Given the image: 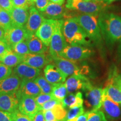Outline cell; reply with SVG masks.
Returning <instances> with one entry per match:
<instances>
[{
    "mask_svg": "<svg viewBox=\"0 0 121 121\" xmlns=\"http://www.w3.org/2000/svg\"><path fill=\"white\" fill-rule=\"evenodd\" d=\"M99 16V15H98ZM97 15L81 13L73 17L90 38L95 43H100L102 35Z\"/></svg>",
    "mask_w": 121,
    "mask_h": 121,
    "instance_id": "3",
    "label": "cell"
},
{
    "mask_svg": "<svg viewBox=\"0 0 121 121\" xmlns=\"http://www.w3.org/2000/svg\"><path fill=\"white\" fill-rule=\"evenodd\" d=\"M34 80L40 88L42 93L51 94L53 88V85L48 82L44 77L40 75Z\"/></svg>",
    "mask_w": 121,
    "mask_h": 121,
    "instance_id": "28",
    "label": "cell"
},
{
    "mask_svg": "<svg viewBox=\"0 0 121 121\" xmlns=\"http://www.w3.org/2000/svg\"><path fill=\"white\" fill-rule=\"evenodd\" d=\"M1 9H1V7H0V10H1Z\"/></svg>",
    "mask_w": 121,
    "mask_h": 121,
    "instance_id": "52",
    "label": "cell"
},
{
    "mask_svg": "<svg viewBox=\"0 0 121 121\" xmlns=\"http://www.w3.org/2000/svg\"><path fill=\"white\" fill-rule=\"evenodd\" d=\"M83 113H84V108L83 106L69 109L67 112L66 116L63 121H73Z\"/></svg>",
    "mask_w": 121,
    "mask_h": 121,
    "instance_id": "30",
    "label": "cell"
},
{
    "mask_svg": "<svg viewBox=\"0 0 121 121\" xmlns=\"http://www.w3.org/2000/svg\"><path fill=\"white\" fill-rule=\"evenodd\" d=\"M104 9V6L100 3L93 1H83L76 5L73 10H76L85 14L98 16Z\"/></svg>",
    "mask_w": 121,
    "mask_h": 121,
    "instance_id": "18",
    "label": "cell"
},
{
    "mask_svg": "<svg viewBox=\"0 0 121 121\" xmlns=\"http://www.w3.org/2000/svg\"><path fill=\"white\" fill-rule=\"evenodd\" d=\"M11 50L16 53L23 57L24 56L30 53L28 45H27L25 40L15 44L14 46L12 47Z\"/></svg>",
    "mask_w": 121,
    "mask_h": 121,
    "instance_id": "31",
    "label": "cell"
},
{
    "mask_svg": "<svg viewBox=\"0 0 121 121\" xmlns=\"http://www.w3.org/2000/svg\"><path fill=\"white\" fill-rule=\"evenodd\" d=\"M4 34H5V30L1 27H0V41L4 40Z\"/></svg>",
    "mask_w": 121,
    "mask_h": 121,
    "instance_id": "46",
    "label": "cell"
},
{
    "mask_svg": "<svg viewBox=\"0 0 121 121\" xmlns=\"http://www.w3.org/2000/svg\"><path fill=\"white\" fill-rule=\"evenodd\" d=\"M35 100L36 103L37 105L38 106L39 109H40V107L43 105L45 103H46L50 100L52 99L53 97L51 94H44L41 93L40 94L38 95L37 96L34 98Z\"/></svg>",
    "mask_w": 121,
    "mask_h": 121,
    "instance_id": "34",
    "label": "cell"
},
{
    "mask_svg": "<svg viewBox=\"0 0 121 121\" xmlns=\"http://www.w3.org/2000/svg\"><path fill=\"white\" fill-rule=\"evenodd\" d=\"M23 56L19 55L13 51H10L4 57L1 62L10 67H15L23 61Z\"/></svg>",
    "mask_w": 121,
    "mask_h": 121,
    "instance_id": "25",
    "label": "cell"
},
{
    "mask_svg": "<svg viewBox=\"0 0 121 121\" xmlns=\"http://www.w3.org/2000/svg\"><path fill=\"white\" fill-rule=\"evenodd\" d=\"M65 83L68 94L75 93L80 89L83 90L85 87L91 84L89 80L85 76L81 74L70 76L66 80Z\"/></svg>",
    "mask_w": 121,
    "mask_h": 121,
    "instance_id": "13",
    "label": "cell"
},
{
    "mask_svg": "<svg viewBox=\"0 0 121 121\" xmlns=\"http://www.w3.org/2000/svg\"><path fill=\"white\" fill-rule=\"evenodd\" d=\"M30 1H31V2H33V3H34H34H35V0H30Z\"/></svg>",
    "mask_w": 121,
    "mask_h": 121,
    "instance_id": "51",
    "label": "cell"
},
{
    "mask_svg": "<svg viewBox=\"0 0 121 121\" xmlns=\"http://www.w3.org/2000/svg\"><path fill=\"white\" fill-rule=\"evenodd\" d=\"M87 121H107V119L102 110H92L89 111Z\"/></svg>",
    "mask_w": 121,
    "mask_h": 121,
    "instance_id": "32",
    "label": "cell"
},
{
    "mask_svg": "<svg viewBox=\"0 0 121 121\" xmlns=\"http://www.w3.org/2000/svg\"><path fill=\"white\" fill-rule=\"evenodd\" d=\"M20 95L36 97L42 93L37 83L34 80L22 79L17 90Z\"/></svg>",
    "mask_w": 121,
    "mask_h": 121,
    "instance_id": "21",
    "label": "cell"
},
{
    "mask_svg": "<svg viewBox=\"0 0 121 121\" xmlns=\"http://www.w3.org/2000/svg\"><path fill=\"white\" fill-rule=\"evenodd\" d=\"M120 104L113 102L103 91L102 98V105L104 114L108 118L117 119L121 116V107Z\"/></svg>",
    "mask_w": 121,
    "mask_h": 121,
    "instance_id": "15",
    "label": "cell"
},
{
    "mask_svg": "<svg viewBox=\"0 0 121 121\" xmlns=\"http://www.w3.org/2000/svg\"><path fill=\"white\" fill-rule=\"evenodd\" d=\"M0 7L3 10L10 13L13 7L12 0H0Z\"/></svg>",
    "mask_w": 121,
    "mask_h": 121,
    "instance_id": "41",
    "label": "cell"
},
{
    "mask_svg": "<svg viewBox=\"0 0 121 121\" xmlns=\"http://www.w3.org/2000/svg\"><path fill=\"white\" fill-rule=\"evenodd\" d=\"M62 31L68 45L90 46L91 41L74 17L63 20Z\"/></svg>",
    "mask_w": 121,
    "mask_h": 121,
    "instance_id": "2",
    "label": "cell"
},
{
    "mask_svg": "<svg viewBox=\"0 0 121 121\" xmlns=\"http://www.w3.org/2000/svg\"><path fill=\"white\" fill-rule=\"evenodd\" d=\"M71 1H72V0H66V4H69V2H71Z\"/></svg>",
    "mask_w": 121,
    "mask_h": 121,
    "instance_id": "50",
    "label": "cell"
},
{
    "mask_svg": "<svg viewBox=\"0 0 121 121\" xmlns=\"http://www.w3.org/2000/svg\"><path fill=\"white\" fill-rule=\"evenodd\" d=\"M50 2H52L53 3H56L60 5H63L65 2V0H49Z\"/></svg>",
    "mask_w": 121,
    "mask_h": 121,
    "instance_id": "47",
    "label": "cell"
},
{
    "mask_svg": "<svg viewBox=\"0 0 121 121\" xmlns=\"http://www.w3.org/2000/svg\"><path fill=\"white\" fill-rule=\"evenodd\" d=\"M93 53V51L87 47L67 45L60 54L59 57L75 62L90 58Z\"/></svg>",
    "mask_w": 121,
    "mask_h": 121,
    "instance_id": "5",
    "label": "cell"
},
{
    "mask_svg": "<svg viewBox=\"0 0 121 121\" xmlns=\"http://www.w3.org/2000/svg\"><path fill=\"white\" fill-rule=\"evenodd\" d=\"M13 26L24 28L29 17V10L13 7L10 13Z\"/></svg>",
    "mask_w": 121,
    "mask_h": 121,
    "instance_id": "23",
    "label": "cell"
},
{
    "mask_svg": "<svg viewBox=\"0 0 121 121\" xmlns=\"http://www.w3.org/2000/svg\"><path fill=\"white\" fill-rule=\"evenodd\" d=\"M45 18L34 6L29 9V17L25 25V30L28 34H35Z\"/></svg>",
    "mask_w": 121,
    "mask_h": 121,
    "instance_id": "12",
    "label": "cell"
},
{
    "mask_svg": "<svg viewBox=\"0 0 121 121\" xmlns=\"http://www.w3.org/2000/svg\"><path fill=\"white\" fill-rule=\"evenodd\" d=\"M20 95L18 91L0 93V110L10 113L18 109Z\"/></svg>",
    "mask_w": 121,
    "mask_h": 121,
    "instance_id": "8",
    "label": "cell"
},
{
    "mask_svg": "<svg viewBox=\"0 0 121 121\" xmlns=\"http://www.w3.org/2000/svg\"><path fill=\"white\" fill-rule=\"evenodd\" d=\"M33 121H45L43 110H40L38 112L33 118Z\"/></svg>",
    "mask_w": 121,
    "mask_h": 121,
    "instance_id": "44",
    "label": "cell"
},
{
    "mask_svg": "<svg viewBox=\"0 0 121 121\" xmlns=\"http://www.w3.org/2000/svg\"><path fill=\"white\" fill-rule=\"evenodd\" d=\"M11 116L13 121H33V119L21 113L18 109L11 113Z\"/></svg>",
    "mask_w": 121,
    "mask_h": 121,
    "instance_id": "36",
    "label": "cell"
},
{
    "mask_svg": "<svg viewBox=\"0 0 121 121\" xmlns=\"http://www.w3.org/2000/svg\"><path fill=\"white\" fill-rule=\"evenodd\" d=\"M63 20H57L54 32L49 44V54L51 58L59 57L63 49L68 45L62 31Z\"/></svg>",
    "mask_w": 121,
    "mask_h": 121,
    "instance_id": "4",
    "label": "cell"
},
{
    "mask_svg": "<svg viewBox=\"0 0 121 121\" xmlns=\"http://www.w3.org/2000/svg\"><path fill=\"white\" fill-rule=\"evenodd\" d=\"M52 60L54 64L66 76V78L78 74L84 75V74L87 73V71L85 70L84 68L81 69H80L75 62L66 60L60 57H53L52 58Z\"/></svg>",
    "mask_w": 121,
    "mask_h": 121,
    "instance_id": "7",
    "label": "cell"
},
{
    "mask_svg": "<svg viewBox=\"0 0 121 121\" xmlns=\"http://www.w3.org/2000/svg\"><path fill=\"white\" fill-rule=\"evenodd\" d=\"M57 20L45 19L35 34L47 47L49 46Z\"/></svg>",
    "mask_w": 121,
    "mask_h": 121,
    "instance_id": "10",
    "label": "cell"
},
{
    "mask_svg": "<svg viewBox=\"0 0 121 121\" xmlns=\"http://www.w3.org/2000/svg\"><path fill=\"white\" fill-rule=\"evenodd\" d=\"M13 73V69L4 63H0V80L7 78Z\"/></svg>",
    "mask_w": 121,
    "mask_h": 121,
    "instance_id": "37",
    "label": "cell"
},
{
    "mask_svg": "<svg viewBox=\"0 0 121 121\" xmlns=\"http://www.w3.org/2000/svg\"><path fill=\"white\" fill-rule=\"evenodd\" d=\"M40 13L44 17L53 20H60L67 14L66 8L63 5L52 2H49L44 11Z\"/></svg>",
    "mask_w": 121,
    "mask_h": 121,
    "instance_id": "19",
    "label": "cell"
},
{
    "mask_svg": "<svg viewBox=\"0 0 121 121\" xmlns=\"http://www.w3.org/2000/svg\"><path fill=\"white\" fill-rule=\"evenodd\" d=\"M13 7H19L29 10L30 7L34 6V3L30 0H12Z\"/></svg>",
    "mask_w": 121,
    "mask_h": 121,
    "instance_id": "35",
    "label": "cell"
},
{
    "mask_svg": "<svg viewBox=\"0 0 121 121\" xmlns=\"http://www.w3.org/2000/svg\"><path fill=\"white\" fill-rule=\"evenodd\" d=\"M119 1V0H104V3H105L106 4H110L111 3H112L113 2H115V1Z\"/></svg>",
    "mask_w": 121,
    "mask_h": 121,
    "instance_id": "48",
    "label": "cell"
},
{
    "mask_svg": "<svg viewBox=\"0 0 121 121\" xmlns=\"http://www.w3.org/2000/svg\"><path fill=\"white\" fill-rule=\"evenodd\" d=\"M102 35L108 44H121V16L102 12L98 16Z\"/></svg>",
    "mask_w": 121,
    "mask_h": 121,
    "instance_id": "1",
    "label": "cell"
},
{
    "mask_svg": "<svg viewBox=\"0 0 121 121\" xmlns=\"http://www.w3.org/2000/svg\"><path fill=\"white\" fill-rule=\"evenodd\" d=\"M22 80L12 73L7 78L0 80V93H9L19 90Z\"/></svg>",
    "mask_w": 121,
    "mask_h": 121,
    "instance_id": "22",
    "label": "cell"
},
{
    "mask_svg": "<svg viewBox=\"0 0 121 121\" xmlns=\"http://www.w3.org/2000/svg\"><path fill=\"white\" fill-rule=\"evenodd\" d=\"M84 100L82 98V94L81 92L69 93L62 100L61 105L63 108L70 109L74 107H78L82 106Z\"/></svg>",
    "mask_w": 121,
    "mask_h": 121,
    "instance_id": "24",
    "label": "cell"
},
{
    "mask_svg": "<svg viewBox=\"0 0 121 121\" xmlns=\"http://www.w3.org/2000/svg\"><path fill=\"white\" fill-rule=\"evenodd\" d=\"M13 73L17 75L21 80H34L40 75V69L22 62L14 67Z\"/></svg>",
    "mask_w": 121,
    "mask_h": 121,
    "instance_id": "16",
    "label": "cell"
},
{
    "mask_svg": "<svg viewBox=\"0 0 121 121\" xmlns=\"http://www.w3.org/2000/svg\"><path fill=\"white\" fill-rule=\"evenodd\" d=\"M53 112L56 118L57 121H63L67 114V110L63 108L61 103L57 104L52 109H51Z\"/></svg>",
    "mask_w": 121,
    "mask_h": 121,
    "instance_id": "33",
    "label": "cell"
},
{
    "mask_svg": "<svg viewBox=\"0 0 121 121\" xmlns=\"http://www.w3.org/2000/svg\"><path fill=\"white\" fill-rule=\"evenodd\" d=\"M85 92L86 104L92 110H99L102 105L103 89L94 87L91 84H89L82 90Z\"/></svg>",
    "mask_w": 121,
    "mask_h": 121,
    "instance_id": "6",
    "label": "cell"
},
{
    "mask_svg": "<svg viewBox=\"0 0 121 121\" xmlns=\"http://www.w3.org/2000/svg\"><path fill=\"white\" fill-rule=\"evenodd\" d=\"M25 40L28 45L30 53L44 54L47 52L48 47L35 34H28Z\"/></svg>",
    "mask_w": 121,
    "mask_h": 121,
    "instance_id": "20",
    "label": "cell"
},
{
    "mask_svg": "<svg viewBox=\"0 0 121 121\" xmlns=\"http://www.w3.org/2000/svg\"><path fill=\"white\" fill-rule=\"evenodd\" d=\"M0 121H13L11 113L0 110Z\"/></svg>",
    "mask_w": 121,
    "mask_h": 121,
    "instance_id": "43",
    "label": "cell"
},
{
    "mask_svg": "<svg viewBox=\"0 0 121 121\" xmlns=\"http://www.w3.org/2000/svg\"><path fill=\"white\" fill-rule=\"evenodd\" d=\"M67 94V88L65 82L53 85L52 90L51 94L53 99L57 100L61 103Z\"/></svg>",
    "mask_w": 121,
    "mask_h": 121,
    "instance_id": "27",
    "label": "cell"
},
{
    "mask_svg": "<svg viewBox=\"0 0 121 121\" xmlns=\"http://www.w3.org/2000/svg\"><path fill=\"white\" fill-rule=\"evenodd\" d=\"M28 35L25 28L13 26L5 31L4 41L6 42L11 49L15 44L25 40Z\"/></svg>",
    "mask_w": 121,
    "mask_h": 121,
    "instance_id": "11",
    "label": "cell"
},
{
    "mask_svg": "<svg viewBox=\"0 0 121 121\" xmlns=\"http://www.w3.org/2000/svg\"><path fill=\"white\" fill-rule=\"evenodd\" d=\"M91 1H94V2H95L100 3L102 2H103L104 0H91Z\"/></svg>",
    "mask_w": 121,
    "mask_h": 121,
    "instance_id": "49",
    "label": "cell"
},
{
    "mask_svg": "<svg viewBox=\"0 0 121 121\" xmlns=\"http://www.w3.org/2000/svg\"><path fill=\"white\" fill-rule=\"evenodd\" d=\"M11 49L7 43L4 40L0 41V62Z\"/></svg>",
    "mask_w": 121,
    "mask_h": 121,
    "instance_id": "38",
    "label": "cell"
},
{
    "mask_svg": "<svg viewBox=\"0 0 121 121\" xmlns=\"http://www.w3.org/2000/svg\"><path fill=\"white\" fill-rule=\"evenodd\" d=\"M13 26L11 15L9 12L1 9L0 10V27L5 30Z\"/></svg>",
    "mask_w": 121,
    "mask_h": 121,
    "instance_id": "29",
    "label": "cell"
},
{
    "mask_svg": "<svg viewBox=\"0 0 121 121\" xmlns=\"http://www.w3.org/2000/svg\"><path fill=\"white\" fill-rule=\"evenodd\" d=\"M51 61H52V60L50 54L47 56L45 53H29L24 56L22 62L34 68L40 69Z\"/></svg>",
    "mask_w": 121,
    "mask_h": 121,
    "instance_id": "14",
    "label": "cell"
},
{
    "mask_svg": "<svg viewBox=\"0 0 121 121\" xmlns=\"http://www.w3.org/2000/svg\"><path fill=\"white\" fill-rule=\"evenodd\" d=\"M60 104V102L59 101L57 100L52 99L48 101L46 103H45L43 105L40 107V110H51L53 108L57 105V104Z\"/></svg>",
    "mask_w": 121,
    "mask_h": 121,
    "instance_id": "39",
    "label": "cell"
},
{
    "mask_svg": "<svg viewBox=\"0 0 121 121\" xmlns=\"http://www.w3.org/2000/svg\"><path fill=\"white\" fill-rule=\"evenodd\" d=\"M45 121H57L52 110H43Z\"/></svg>",
    "mask_w": 121,
    "mask_h": 121,
    "instance_id": "42",
    "label": "cell"
},
{
    "mask_svg": "<svg viewBox=\"0 0 121 121\" xmlns=\"http://www.w3.org/2000/svg\"><path fill=\"white\" fill-rule=\"evenodd\" d=\"M89 112L83 113L82 114L78 116V118H76L73 121H87V117H88Z\"/></svg>",
    "mask_w": 121,
    "mask_h": 121,
    "instance_id": "45",
    "label": "cell"
},
{
    "mask_svg": "<svg viewBox=\"0 0 121 121\" xmlns=\"http://www.w3.org/2000/svg\"><path fill=\"white\" fill-rule=\"evenodd\" d=\"M43 71L45 79L52 85L65 82L67 78L54 64L46 65Z\"/></svg>",
    "mask_w": 121,
    "mask_h": 121,
    "instance_id": "17",
    "label": "cell"
},
{
    "mask_svg": "<svg viewBox=\"0 0 121 121\" xmlns=\"http://www.w3.org/2000/svg\"><path fill=\"white\" fill-rule=\"evenodd\" d=\"M49 2V0H35V6L40 13H42L45 10Z\"/></svg>",
    "mask_w": 121,
    "mask_h": 121,
    "instance_id": "40",
    "label": "cell"
},
{
    "mask_svg": "<svg viewBox=\"0 0 121 121\" xmlns=\"http://www.w3.org/2000/svg\"><path fill=\"white\" fill-rule=\"evenodd\" d=\"M18 110L32 119L40 110L34 97L22 95H20Z\"/></svg>",
    "mask_w": 121,
    "mask_h": 121,
    "instance_id": "9",
    "label": "cell"
},
{
    "mask_svg": "<svg viewBox=\"0 0 121 121\" xmlns=\"http://www.w3.org/2000/svg\"><path fill=\"white\" fill-rule=\"evenodd\" d=\"M104 92L113 102L121 105V90L112 84L106 85Z\"/></svg>",
    "mask_w": 121,
    "mask_h": 121,
    "instance_id": "26",
    "label": "cell"
}]
</instances>
